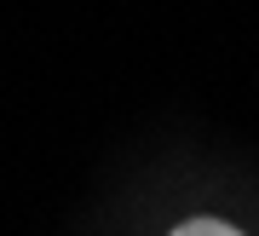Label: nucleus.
<instances>
[{
  "mask_svg": "<svg viewBox=\"0 0 259 236\" xmlns=\"http://www.w3.org/2000/svg\"><path fill=\"white\" fill-rule=\"evenodd\" d=\"M173 236H242L236 225H225V219H185Z\"/></svg>",
  "mask_w": 259,
  "mask_h": 236,
  "instance_id": "obj_1",
  "label": "nucleus"
}]
</instances>
